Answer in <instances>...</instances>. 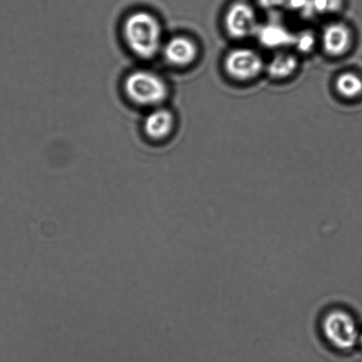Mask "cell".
Instances as JSON below:
<instances>
[{
  "label": "cell",
  "instance_id": "obj_6",
  "mask_svg": "<svg viewBox=\"0 0 362 362\" xmlns=\"http://www.w3.org/2000/svg\"><path fill=\"white\" fill-rule=\"evenodd\" d=\"M353 35L349 27L342 23H333L323 30L321 37L323 50L333 58L341 57L349 50Z\"/></svg>",
  "mask_w": 362,
  "mask_h": 362
},
{
  "label": "cell",
  "instance_id": "obj_9",
  "mask_svg": "<svg viewBox=\"0 0 362 362\" xmlns=\"http://www.w3.org/2000/svg\"><path fill=\"white\" fill-rule=\"evenodd\" d=\"M262 44L265 47L283 50V48L293 47L294 33L279 24H269L259 26L257 34Z\"/></svg>",
  "mask_w": 362,
  "mask_h": 362
},
{
  "label": "cell",
  "instance_id": "obj_3",
  "mask_svg": "<svg viewBox=\"0 0 362 362\" xmlns=\"http://www.w3.org/2000/svg\"><path fill=\"white\" fill-rule=\"evenodd\" d=\"M223 68L230 78L238 82H248L257 78L265 71L266 63L254 49L237 47L225 56Z\"/></svg>",
  "mask_w": 362,
  "mask_h": 362
},
{
  "label": "cell",
  "instance_id": "obj_8",
  "mask_svg": "<svg viewBox=\"0 0 362 362\" xmlns=\"http://www.w3.org/2000/svg\"><path fill=\"white\" fill-rule=\"evenodd\" d=\"M300 66L297 55L293 52L280 50L266 63L265 72L270 78L286 80L297 72Z\"/></svg>",
  "mask_w": 362,
  "mask_h": 362
},
{
  "label": "cell",
  "instance_id": "obj_10",
  "mask_svg": "<svg viewBox=\"0 0 362 362\" xmlns=\"http://www.w3.org/2000/svg\"><path fill=\"white\" fill-rule=\"evenodd\" d=\"M174 118L170 112L165 109L151 112L145 121L146 134L153 139H164L173 128Z\"/></svg>",
  "mask_w": 362,
  "mask_h": 362
},
{
  "label": "cell",
  "instance_id": "obj_14",
  "mask_svg": "<svg viewBox=\"0 0 362 362\" xmlns=\"http://www.w3.org/2000/svg\"><path fill=\"white\" fill-rule=\"evenodd\" d=\"M289 0H258L259 5L267 10L286 8Z\"/></svg>",
  "mask_w": 362,
  "mask_h": 362
},
{
  "label": "cell",
  "instance_id": "obj_2",
  "mask_svg": "<svg viewBox=\"0 0 362 362\" xmlns=\"http://www.w3.org/2000/svg\"><path fill=\"white\" fill-rule=\"evenodd\" d=\"M320 329L327 342L341 351L356 346L361 333L353 315L339 307L329 308L322 315Z\"/></svg>",
  "mask_w": 362,
  "mask_h": 362
},
{
  "label": "cell",
  "instance_id": "obj_11",
  "mask_svg": "<svg viewBox=\"0 0 362 362\" xmlns=\"http://www.w3.org/2000/svg\"><path fill=\"white\" fill-rule=\"evenodd\" d=\"M337 93L344 98L354 100L362 94V78L356 73H340L335 80Z\"/></svg>",
  "mask_w": 362,
  "mask_h": 362
},
{
  "label": "cell",
  "instance_id": "obj_15",
  "mask_svg": "<svg viewBox=\"0 0 362 362\" xmlns=\"http://www.w3.org/2000/svg\"><path fill=\"white\" fill-rule=\"evenodd\" d=\"M358 344L362 347V332H361L360 336H358Z\"/></svg>",
  "mask_w": 362,
  "mask_h": 362
},
{
  "label": "cell",
  "instance_id": "obj_5",
  "mask_svg": "<svg viewBox=\"0 0 362 362\" xmlns=\"http://www.w3.org/2000/svg\"><path fill=\"white\" fill-rule=\"evenodd\" d=\"M223 22L228 36L235 40L255 36L259 28L257 13L247 2L233 3L227 9Z\"/></svg>",
  "mask_w": 362,
  "mask_h": 362
},
{
  "label": "cell",
  "instance_id": "obj_13",
  "mask_svg": "<svg viewBox=\"0 0 362 362\" xmlns=\"http://www.w3.org/2000/svg\"><path fill=\"white\" fill-rule=\"evenodd\" d=\"M316 41L314 35L309 31H302V33L294 34V40L293 47L300 52H309L314 49Z\"/></svg>",
  "mask_w": 362,
  "mask_h": 362
},
{
  "label": "cell",
  "instance_id": "obj_12",
  "mask_svg": "<svg viewBox=\"0 0 362 362\" xmlns=\"http://www.w3.org/2000/svg\"><path fill=\"white\" fill-rule=\"evenodd\" d=\"M343 0H310L311 15H332L342 8Z\"/></svg>",
  "mask_w": 362,
  "mask_h": 362
},
{
  "label": "cell",
  "instance_id": "obj_1",
  "mask_svg": "<svg viewBox=\"0 0 362 362\" xmlns=\"http://www.w3.org/2000/svg\"><path fill=\"white\" fill-rule=\"evenodd\" d=\"M124 36L129 48L139 57L152 58L159 50L160 24L148 13L138 12L129 16L124 24Z\"/></svg>",
  "mask_w": 362,
  "mask_h": 362
},
{
  "label": "cell",
  "instance_id": "obj_4",
  "mask_svg": "<svg viewBox=\"0 0 362 362\" xmlns=\"http://www.w3.org/2000/svg\"><path fill=\"white\" fill-rule=\"evenodd\" d=\"M125 90L133 101L144 105L160 104L168 94L163 81L148 71H136L129 75L125 82Z\"/></svg>",
  "mask_w": 362,
  "mask_h": 362
},
{
  "label": "cell",
  "instance_id": "obj_7",
  "mask_svg": "<svg viewBox=\"0 0 362 362\" xmlns=\"http://www.w3.org/2000/svg\"><path fill=\"white\" fill-rule=\"evenodd\" d=\"M199 48L194 41L187 37H175L164 47V55L172 65H191L198 58Z\"/></svg>",
  "mask_w": 362,
  "mask_h": 362
}]
</instances>
